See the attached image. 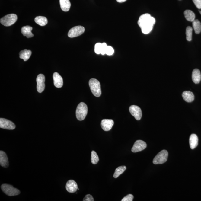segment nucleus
Returning <instances> with one entry per match:
<instances>
[{
	"label": "nucleus",
	"mask_w": 201,
	"mask_h": 201,
	"mask_svg": "<svg viewBox=\"0 0 201 201\" xmlns=\"http://www.w3.org/2000/svg\"><path fill=\"white\" fill-rule=\"evenodd\" d=\"M83 201H94V200L93 198V197L92 196L90 195V194H87V195H86L85 197L84 198Z\"/></svg>",
	"instance_id": "32"
},
{
	"label": "nucleus",
	"mask_w": 201,
	"mask_h": 201,
	"mask_svg": "<svg viewBox=\"0 0 201 201\" xmlns=\"http://www.w3.org/2000/svg\"><path fill=\"white\" fill-rule=\"evenodd\" d=\"M147 147L146 142L142 140H138L136 141L132 148V152L135 153L143 150Z\"/></svg>",
	"instance_id": "11"
},
{
	"label": "nucleus",
	"mask_w": 201,
	"mask_h": 201,
	"mask_svg": "<svg viewBox=\"0 0 201 201\" xmlns=\"http://www.w3.org/2000/svg\"><path fill=\"white\" fill-rule=\"evenodd\" d=\"M85 31V29L83 26L79 25L74 27L71 29L68 32V36L70 38L76 37L82 35Z\"/></svg>",
	"instance_id": "7"
},
{
	"label": "nucleus",
	"mask_w": 201,
	"mask_h": 201,
	"mask_svg": "<svg viewBox=\"0 0 201 201\" xmlns=\"http://www.w3.org/2000/svg\"><path fill=\"white\" fill-rule=\"evenodd\" d=\"M184 15L185 18L188 21L193 22L195 19V15L192 11L186 10L184 11Z\"/></svg>",
	"instance_id": "22"
},
{
	"label": "nucleus",
	"mask_w": 201,
	"mask_h": 201,
	"mask_svg": "<svg viewBox=\"0 0 201 201\" xmlns=\"http://www.w3.org/2000/svg\"><path fill=\"white\" fill-rule=\"evenodd\" d=\"M138 23L141 29L142 33L147 34L150 33L152 30L155 23V20L149 14H145L140 16Z\"/></svg>",
	"instance_id": "1"
},
{
	"label": "nucleus",
	"mask_w": 201,
	"mask_h": 201,
	"mask_svg": "<svg viewBox=\"0 0 201 201\" xmlns=\"http://www.w3.org/2000/svg\"><path fill=\"white\" fill-rule=\"evenodd\" d=\"M129 110L131 114L134 116L137 120H139L142 117V112L139 107L133 105L130 107Z\"/></svg>",
	"instance_id": "8"
},
{
	"label": "nucleus",
	"mask_w": 201,
	"mask_h": 201,
	"mask_svg": "<svg viewBox=\"0 0 201 201\" xmlns=\"http://www.w3.org/2000/svg\"><path fill=\"white\" fill-rule=\"evenodd\" d=\"M127 0H117V2L119 3H123L124 2Z\"/></svg>",
	"instance_id": "34"
},
{
	"label": "nucleus",
	"mask_w": 201,
	"mask_h": 201,
	"mask_svg": "<svg viewBox=\"0 0 201 201\" xmlns=\"http://www.w3.org/2000/svg\"><path fill=\"white\" fill-rule=\"evenodd\" d=\"M0 165L2 167L7 168L9 163L7 155L4 151H0Z\"/></svg>",
	"instance_id": "15"
},
{
	"label": "nucleus",
	"mask_w": 201,
	"mask_h": 201,
	"mask_svg": "<svg viewBox=\"0 0 201 201\" xmlns=\"http://www.w3.org/2000/svg\"><path fill=\"white\" fill-rule=\"evenodd\" d=\"M66 188L68 192L74 193L76 192L78 189V185L74 180H69L67 182Z\"/></svg>",
	"instance_id": "13"
},
{
	"label": "nucleus",
	"mask_w": 201,
	"mask_h": 201,
	"mask_svg": "<svg viewBox=\"0 0 201 201\" xmlns=\"http://www.w3.org/2000/svg\"><path fill=\"white\" fill-rule=\"evenodd\" d=\"M134 196L131 194H129L126 196L122 199V201H132L133 200Z\"/></svg>",
	"instance_id": "30"
},
{
	"label": "nucleus",
	"mask_w": 201,
	"mask_h": 201,
	"mask_svg": "<svg viewBox=\"0 0 201 201\" xmlns=\"http://www.w3.org/2000/svg\"><path fill=\"white\" fill-rule=\"evenodd\" d=\"M89 84L93 94L95 97H100L101 94V91L99 81L98 80L92 78L89 80Z\"/></svg>",
	"instance_id": "2"
},
{
	"label": "nucleus",
	"mask_w": 201,
	"mask_h": 201,
	"mask_svg": "<svg viewBox=\"0 0 201 201\" xmlns=\"http://www.w3.org/2000/svg\"><path fill=\"white\" fill-rule=\"evenodd\" d=\"M54 84L55 87L60 88L63 85V80L62 76L58 73L55 72L53 74Z\"/></svg>",
	"instance_id": "14"
},
{
	"label": "nucleus",
	"mask_w": 201,
	"mask_h": 201,
	"mask_svg": "<svg viewBox=\"0 0 201 201\" xmlns=\"http://www.w3.org/2000/svg\"><path fill=\"white\" fill-rule=\"evenodd\" d=\"M102 43H97L95 46V52L97 54H101Z\"/></svg>",
	"instance_id": "28"
},
{
	"label": "nucleus",
	"mask_w": 201,
	"mask_h": 201,
	"mask_svg": "<svg viewBox=\"0 0 201 201\" xmlns=\"http://www.w3.org/2000/svg\"><path fill=\"white\" fill-rule=\"evenodd\" d=\"M114 53V50L113 48L110 46H107L106 52V55L111 56L113 55Z\"/></svg>",
	"instance_id": "29"
},
{
	"label": "nucleus",
	"mask_w": 201,
	"mask_h": 201,
	"mask_svg": "<svg viewBox=\"0 0 201 201\" xmlns=\"http://www.w3.org/2000/svg\"><path fill=\"white\" fill-rule=\"evenodd\" d=\"M183 99L187 103H191L194 99V96L192 92L190 91H185L182 94Z\"/></svg>",
	"instance_id": "17"
},
{
	"label": "nucleus",
	"mask_w": 201,
	"mask_h": 201,
	"mask_svg": "<svg viewBox=\"0 0 201 201\" xmlns=\"http://www.w3.org/2000/svg\"><path fill=\"white\" fill-rule=\"evenodd\" d=\"M34 21L37 24L41 26H44L47 25L48 23L47 18L43 16L37 17L35 18Z\"/></svg>",
	"instance_id": "23"
},
{
	"label": "nucleus",
	"mask_w": 201,
	"mask_h": 201,
	"mask_svg": "<svg viewBox=\"0 0 201 201\" xmlns=\"http://www.w3.org/2000/svg\"><path fill=\"white\" fill-rule=\"evenodd\" d=\"M193 28L191 27L188 26L186 29V39L188 41H191L192 40Z\"/></svg>",
	"instance_id": "27"
},
{
	"label": "nucleus",
	"mask_w": 201,
	"mask_h": 201,
	"mask_svg": "<svg viewBox=\"0 0 201 201\" xmlns=\"http://www.w3.org/2000/svg\"><path fill=\"white\" fill-rule=\"evenodd\" d=\"M190 147L191 149H193L197 147L198 144V138L196 134H191L189 139Z\"/></svg>",
	"instance_id": "18"
},
{
	"label": "nucleus",
	"mask_w": 201,
	"mask_h": 201,
	"mask_svg": "<svg viewBox=\"0 0 201 201\" xmlns=\"http://www.w3.org/2000/svg\"><path fill=\"white\" fill-rule=\"evenodd\" d=\"M32 30V27L29 25L24 26L21 28V33L24 36H26L27 38H31L34 36V34L31 32Z\"/></svg>",
	"instance_id": "16"
},
{
	"label": "nucleus",
	"mask_w": 201,
	"mask_h": 201,
	"mask_svg": "<svg viewBox=\"0 0 201 201\" xmlns=\"http://www.w3.org/2000/svg\"><path fill=\"white\" fill-rule=\"evenodd\" d=\"M31 54V51L30 50H27V49H25V50L21 51L19 53L20 58L23 59L24 61H26L29 59Z\"/></svg>",
	"instance_id": "21"
},
{
	"label": "nucleus",
	"mask_w": 201,
	"mask_h": 201,
	"mask_svg": "<svg viewBox=\"0 0 201 201\" xmlns=\"http://www.w3.org/2000/svg\"><path fill=\"white\" fill-rule=\"evenodd\" d=\"M99 161L98 155L95 151H92L91 156V161L92 164H96Z\"/></svg>",
	"instance_id": "26"
},
{
	"label": "nucleus",
	"mask_w": 201,
	"mask_h": 201,
	"mask_svg": "<svg viewBox=\"0 0 201 201\" xmlns=\"http://www.w3.org/2000/svg\"><path fill=\"white\" fill-rule=\"evenodd\" d=\"M126 169V167L125 166H122L118 167L116 169L113 177L114 178H117L120 175L124 173Z\"/></svg>",
	"instance_id": "25"
},
{
	"label": "nucleus",
	"mask_w": 201,
	"mask_h": 201,
	"mask_svg": "<svg viewBox=\"0 0 201 201\" xmlns=\"http://www.w3.org/2000/svg\"><path fill=\"white\" fill-rule=\"evenodd\" d=\"M192 79L193 82L196 84L199 83L201 79V75L200 70L197 69L193 70L192 72Z\"/></svg>",
	"instance_id": "19"
},
{
	"label": "nucleus",
	"mask_w": 201,
	"mask_h": 201,
	"mask_svg": "<svg viewBox=\"0 0 201 201\" xmlns=\"http://www.w3.org/2000/svg\"><path fill=\"white\" fill-rule=\"evenodd\" d=\"M15 124L8 120L1 118L0 119V127L1 128L12 130L15 128Z\"/></svg>",
	"instance_id": "10"
},
{
	"label": "nucleus",
	"mask_w": 201,
	"mask_h": 201,
	"mask_svg": "<svg viewBox=\"0 0 201 201\" xmlns=\"http://www.w3.org/2000/svg\"><path fill=\"white\" fill-rule=\"evenodd\" d=\"M87 105L84 103H80L76 108V117L78 120L82 121L85 119L88 113Z\"/></svg>",
	"instance_id": "3"
},
{
	"label": "nucleus",
	"mask_w": 201,
	"mask_h": 201,
	"mask_svg": "<svg viewBox=\"0 0 201 201\" xmlns=\"http://www.w3.org/2000/svg\"><path fill=\"white\" fill-rule=\"evenodd\" d=\"M193 1L198 9H201V0H193Z\"/></svg>",
	"instance_id": "33"
},
{
	"label": "nucleus",
	"mask_w": 201,
	"mask_h": 201,
	"mask_svg": "<svg viewBox=\"0 0 201 201\" xmlns=\"http://www.w3.org/2000/svg\"><path fill=\"white\" fill-rule=\"evenodd\" d=\"M193 27L194 31L197 34L201 32V24L199 20H195L193 22Z\"/></svg>",
	"instance_id": "24"
},
{
	"label": "nucleus",
	"mask_w": 201,
	"mask_h": 201,
	"mask_svg": "<svg viewBox=\"0 0 201 201\" xmlns=\"http://www.w3.org/2000/svg\"><path fill=\"white\" fill-rule=\"evenodd\" d=\"M1 189L5 194L9 196H17L20 193V191L12 185L3 184L1 186Z\"/></svg>",
	"instance_id": "4"
},
{
	"label": "nucleus",
	"mask_w": 201,
	"mask_h": 201,
	"mask_svg": "<svg viewBox=\"0 0 201 201\" xmlns=\"http://www.w3.org/2000/svg\"><path fill=\"white\" fill-rule=\"evenodd\" d=\"M168 152L165 150H163L159 152L153 160L154 164H160L164 163L167 161L168 157Z\"/></svg>",
	"instance_id": "6"
},
{
	"label": "nucleus",
	"mask_w": 201,
	"mask_h": 201,
	"mask_svg": "<svg viewBox=\"0 0 201 201\" xmlns=\"http://www.w3.org/2000/svg\"><path fill=\"white\" fill-rule=\"evenodd\" d=\"M17 20V16L16 14H10L2 18L0 22L5 26L9 27L15 24Z\"/></svg>",
	"instance_id": "5"
},
{
	"label": "nucleus",
	"mask_w": 201,
	"mask_h": 201,
	"mask_svg": "<svg viewBox=\"0 0 201 201\" xmlns=\"http://www.w3.org/2000/svg\"><path fill=\"white\" fill-rule=\"evenodd\" d=\"M107 46L106 43H102L101 52V55H104L105 54H106V49Z\"/></svg>",
	"instance_id": "31"
},
{
	"label": "nucleus",
	"mask_w": 201,
	"mask_h": 201,
	"mask_svg": "<svg viewBox=\"0 0 201 201\" xmlns=\"http://www.w3.org/2000/svg\"><path fill=\"white\" fill-rule=\"evenodd\" d=\"M60 7L62 11L68 12L69 10L71 4L69 0H60Z\"/></svg>",
	"instance_id": "20"
},
{
	"label": "nucleus",
	"mask_w": 201,
	"mask_h": 201,
	"mask_svg": "<svg viewBox=\"0 0 201 201\" xmlns=\"http://www.w3.org/2000/svg\"><path fill=\"white\" fill-rule=\"evenodd\" d=\"M199 12H200V14H201V11H199Z\"/></svg>",
	"instance_id": "35"
},
{
	"label": "nucleus",
	"mask_w": 201,
	"mask_h": 201,
	"mask_svg": "<svg viewBox=\"0 0 201 201\" xmlns=\"http://www.w3.org/2000/svg\"><path fill=\"white\" fill-rule=\"evenodd\" d=\"M114 124V121L111 119H103L101 122L102 129L105 131H108L112 128Z\"/></svg>",
	"instance_id": "12"
},
{
	"label": "nucleus",
	"mask_w": 201,
	"mask_h": 201,
	"mask_svg": "<svg viewBox=\"0 0 201 201\" xmlns=\"http://www.w3.org/2000/svg\"><path fill=\"white\" fill-rule=\"evenodd\" d=\"M37 82V91L39 93H41L44 90L45 87V78L44 75L40 74L38 75L36 79Z\"/></svg>",
	"instance_id": "9"
}]
</instances>
